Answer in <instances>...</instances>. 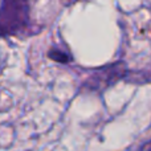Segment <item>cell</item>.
I'll use <instances>...</instances> for the list:
<instances>
[{
    "label": "cell",
    "instance_id": "obj_1",
    "mask_svg": "<svg viewBox=\"0 0 151 151\" xmlns=\"http://www.w3.org/2000/svg\"><path fill=\"white\" fill-rule=\"evenodd\" d=\"M28 23V0H3L0 7V37L23 33Z\"/></svg>",
    "mask_w": 151,
    "mask_h": 151
},
{
    "label": "cell",
    "instance_id": "obj_2",
    "mask_svg": "<svg viewBox=\"0 0 151 151\" xmlns=\"http://www.w3.org/2000/svg\"><path fill=\"white\" fill-rule=\"evenodd\" d=\"M126 74H127V68L125 63L118 61L111 65L99 68L98 70H94L85 81L83 88H86L89 91H97V93L104 91L109 86L114 85L117 81L126 78Z\"/></svg>",
    "mask_w": 151,
    "mask_h": 151
},
{
    "label": "cell",
    "instance_id": "obj_3",
    "mask_svg": "<svg viewBox=\"0 0 151 151\" xmlns=\"http://www.w3.org/2000/svg\"><path fill=\"white\" fill-rule=\"evenodd\" d=\"M50 60L57 61V63H69L72 61V55L68 50H61L60 48H52V49L48 52Z\"/></svg>",
    "mask_w": 151,
    "mask_h": 151
}]
</instances>
